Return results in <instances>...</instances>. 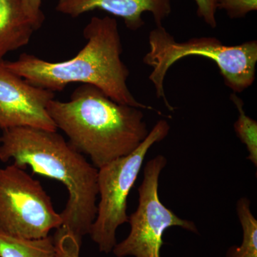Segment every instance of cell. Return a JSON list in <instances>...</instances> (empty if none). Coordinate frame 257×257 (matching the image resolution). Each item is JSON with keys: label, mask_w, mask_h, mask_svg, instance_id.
Wrapping results in <instances>:
<instances>
[{"label": "cell", "mask_w": 257, "mask_h": 257, "mask_svg": "<svg viewBox=\"0 0 257 257\" xmlns=\"http://www.w3.org/2000/svg\"><path fill=\"white\" fill-rule=\"evenodd\" d=\"M56 10L71 18L101 10L122 19L128 30L136 31L145 25V13H151L156 26H163L162 23L172 13V3L171 0H58Z\"/></svg>", "instance_id": "cell-9"}, {"label": "cell", "mask_w": 257, "mask_h": 257, "mask_svg": "<svg viewBox=\"0 0 257 257\" xmlns=\"http://www.w3.org/2000/svg\"><path fill=\"white\" fill-rule=\"evenodd\" d=\"M197 5V15L202 19L208 26L215 29L217 26L216 21V0H194Z\"/></svg>", "instance_id": "cell-16"}, {"label": "cell", "mask_w": 257, "mask_h": 257, "mask_svg": "<svg viewBox=\"0 0 257 257\" xmlns=\"http://www.w3.org/2000/svg\"><path fill=\"white\" fill-rule=\"evenodd\" d=\"M170 131L168 121L160 119L135 151L98 169V195L100 201L89 235L101 252L113 251L116 244V230L128 223V197L147 152L154 145L165 140Z\"/></svg>", "instance_id": "cell-5"}, {"label": "cell", "mask_w": 257, "mask_h": 257, "mask_svg": "<svg viewBox=\"0 0 257 257\" xmlns=\"http://www.w3.org/2000/svg\"><path fill=\"white\" fill-rule=\"evenodd\" d=\"M35 31L20 0H0V61L28 45Z\"/></svg>", "instance_id": "cell-10"}, {"label": "cell", "mask_w": 257, "mask_h": 257, "mask_svg": "<svg viewBox=\"0 0 257 257\" xmlns=\"http://www.w3.org/2000/svg\"><path fill=\"white\" fill-rule=\"evenodd\" d=\"M0 257H57L55 239H28L0 234Z\"/></svg>", "instance_id": "cell-11"}, {"label": "cell", "mask_w": 257, "mask_h": 257, "mask_svg": "<svg viewBox=\"0 0 257 257\" xmlns=\"http://www.w3.org/2000/svg\"><path fill=\"white\" fill-rule=\"evenodd\" d=\"M83 35L87 43L70 60L49 62L23 53L5 64L32 85L53 92H61L72 83L90 84L119 104L157 111L137 100L128 88L130 72L121 59L122 44L116 19L93 17Z\"/></svg>", "instance_id": "cell-2"}, {"label": "cell", "mask_w": 257, "mask_h": 257, "mask_svg": "<svg viewBox=\"0 0 257 257\" xmlns=\"http://www.w3.org/2000/svg\"><path fill=\"white\" fill-rule=\"evenodd\" d=\"M47 111L96 168L135 151L150 133L141 109L119 104L90 84L74 89L69 101L51 100Z\"/></svg>", "instance_id": "cell-3"}, {"label": "cell", "mask_w": 257, "mask_h": 257, "mask_svg": "<svg viewBox=\"0 0 257 257\" xmlns=\"http://www.w3.org/2000/svg\"><path fill=\"white\" fill-rule=\"evenodd\" d=\"M62 222L40 181L14 163L0 167V234L40 239Z\"/></svg>", "instance_id": "cell-6"}, {"label": "cell", "mask_w": 257, "mask_h": 257, "mask_svg": "<svg viewBox=\"0 0 257 257\" xmlns=\"http://www.w3.org/2000/svg\"><path fill=\"white\" fill-rule=\"evenodd\" d=\"M55 92L32 85L0 61V128L34 127L57 131L47 111Z\"/></svg>", "instance_id": "cell-8"}, {"label": "cell", "mask_w": 257, "mask_h": 257, "mask_svg": "<svg viewBox=\"0 0 257 257\" xmlns=\"http://www.w3.org/2000/svg\"><path fill=\"white\" fill-rule=\"evenodd\" d=\"M53 237L57 257H79L82 243L72 233L57 229Z\"/></svg>", "instance_id": "cell-14"}, {"label": "cell", "mask_w": 257, "mask_h": 257, "mask_svg": "<svg viewBox=\"0 0 257 257\" xmlns=\"http://www.w3.org/2000/svg\"><path fill=\"white\" fill-rule=\"evenodd\" d=\"M239 111V117L234 124V132L241 143L246 146L248 152L247 160L257 167V121L246 115L243 109V101L236 93L230 95Z\"/></svg>", "instance_id": "cell-13"}, {"label": "cell", "mask_w": 257, "mask_h": 257, "mask_svg": "<svg viewBox=\"0 0 257 257\" xmlns=\"http://www.w3.org/2000/svg\"><path fill=\"white\" fill-rule=\"evenodd\" d=\"M0 161L29 166L34 173L55 179L65 186L68 200L59 229L82 243L89 234L97 212L98 169L57 131L34 127L3 130Z\"/></svg>", "instance_id": "cell-1"}, {"label": "cell", "mask_w": 257, "mask_h": 257, "mask_svg": "<svg viewBox=\"0 0 257 257\" xmlns=\"http://www.w3.org/2000/svg\"><path fill=\"white\" fill-rule=\"evenodd\" d=\"M148 40L150 50L143 62L152 67L149 79L153 83L157 97L163 99L171 111L175 108L167 100L164 82L170 67L185 57L202 56L215 62L225 85L236 94L251 87L256 79V40L226 45L216 37H202L179 42L163 26L153 29Z\"/></svg>", "instance_id": "cell-4"}, {"label": "cell", "mask_w": 257, "mask_h": 257, "mask_svg": "<svg viewBox=\"0 0 257 257\" xmlns=\"http://www.w3.org/2000/svg\"><path fill=\"white\" fill-rule=\"evenodd\" d=\"M20 1L23 5L24 11L28 15L35 30H39L43 25L45 19V15L42 10L43 0H20Z\"/></svg>", "instance_id": "cell-17"}, {"label": "cell", "mask_w": 257, "mask_h": 257, "mask_svg": "<svg viewBox=\"0 0 257 257\" xmlns=\"http://www.w3.org/2000/svg\"><path fill=\"white\" fill-rule=\"evenodd\" d=\"M236 211L242 229V242L239 246H230L226 257H257V220L251 212L250 199L240 198Z\"/></svg>", "instance_id": "cell-12"}, {"label": "cell", "mask_w": 257, "mask_h": 257, "mask_svg": "<svg viewBox=\"0 0 257 257\" xmlns=\"http://www.w3.org/2000/svg\"><path fill=\"white\" fill-rule=\"evenodd\" d=\"M167 164V158L159 155L145 165L143 180L138 188V208L128 216L130 234L113 248L116 257H161L164 233L173 226L199 233L193 221L179 217L161 202L159 184Z\"/></svg>", "instance_id": "cell-7"}, {"label": "cell", "mask_w": 257, "mask_h": 257, "mask_svg": "<svg viewBox=\"0 0 257 257\" xmlns=\"http://www.w3.org/2000/svg\"><path fill=\"white\" fill-rule=\"evenodd\" d=\"M216 9L224 10L230 19L243 18L257 10V0H216Z\"/></svg>", "instance_id": "cell-15"}]
</instances>
